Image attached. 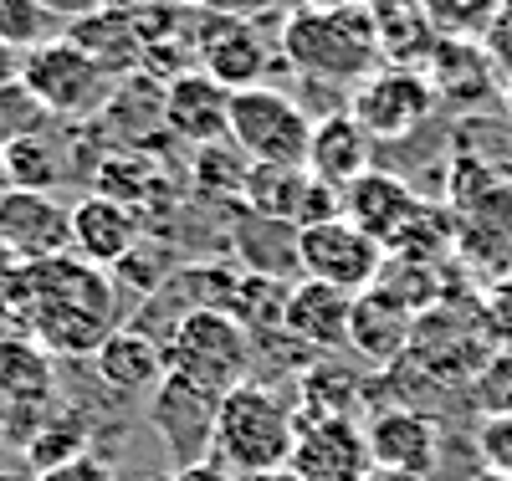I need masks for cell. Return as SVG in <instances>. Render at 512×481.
Instances as JSON below:
<instances>
[{
	"label": "cell",
	"instance_id": "45",
	"mask_svg": "<svg viewBox=\"0 0 512 481\" xmlns=\"http://www.w3.org/2000/svg\"><path fill=\"white\" fill-rule=\"evenodd\" d=\"M21 52L16 47H6V41H0V87H11V82H21Z\"/></svg>",
	"mask_w": 512,
	"mask_h": 481
},
{
	"label": "cell",
	"instance_id": "43",
	"mask_svg": "<svg viewBox=\"0 0 512 481\" xmlns=\"http://www.w3.org/2000/svg\"><path fill=\"white\" fill-rule=\"evenodd\" d=\"M175 481H251V476L231 471V466H226V461H216V456H205V461H195V466H180V471H175Z\"/></svg>",
	"mask_w": 512,
	"mask_h": 481
},
{
	"label": "cell",
	"instance_id": "33",
	"mask_svg": "<svg viewBox=\"0 0 512 481\" xmlns=\"http://www.w3.org/2000/svg\"><path fill=\"white\" fill-rule=\"evenodd\" d=\"M21 446L41 471H52L62 461L88 456V425H82L77 415H36V425H31V435Z\"/></svg>",
	"mask_w": 512,
	"mask_h": 481
},
{
	"label": "cell",
	"instance_id": "50",
	"mask_svg": "<svg viewBox=\"0 0 512 481\" xmlns=\"http://www.w3.org/2000/svg\"><path fill=\"white\" fill-rule=\"evenodd\" d=\"M256 481H297L292 471H272V476H256Z\"/></svg>",
	"mask_w": 512,
	"mask_h": 481
},
{
	"label": "cell",
	"instance_id": "47",
	"mask_svg": "<svg viewBox=\"0 0 512 481\" xmlns=\"http://www.w3.org/2000/svg\"><path fill=\"white\" fill-rule=\"evenodd\" d=\"M113 11H154V6H175V0H108Z\"/></svg>",
	"mask_w": 512,
	"mask_h": 481
},
{
	"label": "cell",
	"instance_id": "14",
	"mask_svg": "<svg viewBox=\"0 0 512 481\" xmlns=\"http://www.w3.org/2000/svg\"><path fill=\"white\" fill-rule=\"evenodd\" d=\"M364 435H369V456L379 471H400V476L425 481L441 461V425L415 405H379L369 415Z\"/></svg>",
	"mask_w": 512,
	"mask_h": 481
},
{
	"label": "cell",
	"instance_id": "1",
	"mask_svg": "<svg viewBox=\"0 0 512 481\" xmlns=\"http://www.w3.org/2000/svg\"><path fill=\"white\" fill-rule=\"evenodd\" d=\"M0 287L16 302L26 338L41 343L52 359H93L108 343V333L123 328L113 277L88 267L82 256L36 261V267H21Z\"/></svg>",
	"mask_w": 512,
	"mask_h": 481
},
{
	"label": "cell",
	"instance_id": "37",
	"mask_svg": "<svg viewBox=\"0 0 512 481\" xmlns=\"http://www.w3.org/2000/svg\"><path fill=\"white\" fill-rule=\"evenodd\" d=\"M482 323H487L492 348L512 354V277L492 282V292H487V302H482Z\"/></svg>",
	"mask_w": 512,
	"mask_h": 481
},
{
	"label": "cell",
	"instance_id": "23",
	"mask_svg": "<svg viewBox=\"0 0 512 481\" xmlns=\"http://www.w3.org/2000/svg\"><path fill=\"white\" fill-rule=\"evenodd\" d=\"M231 251L241 261V272L256 277H277V282H297V226L287 221H267L246 205H231Z\"/></svg>",
	"mask_w": 512,
	"mask_h": 481
},
{
	"label": "cell",
	"instance_id": "3",
	"mask_svg": "<svg viewBox=\"0 0 512 481\" xmlns=\"http://www.w3.org/2000/svg\"><path fill=\"white\" fill-rule=\"evenodd\" d=\"M297 446V415L277 400V389H267L262 379L236 384L231 395H221L216 410V461H226L241 476H272L287 471Z\"/></svg>",
	"mask_w": 512,
	"mask_h": 481
},
{
	"label": "cell",
	"instance_id": "30",
	"mask_svg": "<svg viewBox=\"0 0 512 481\" xmlns=\"http://www.w3.org/2000/svg\"><path fill=\"white\" fill-rule=\"evenodd\" d=\"M431 87L436 98H461V103H477L487 93V52L482 47H466L456 36H441L436 52H431Z\"/></svg>",
	"mask_w": 512,
	"mask_h": 481
},
{
	"label": "cell",
	"instance_id": "16",
	"mask_svg": "<svg viewBox=\"0 0 512 481\" xmlns=\"http://www.w3.org/2000/svg\"><path fill=\"white\" fill-rule=\"evenodd\" d=\"M139 236H144L139 210H128L108 195H82L72 205V256H82L98 272H108V267L118 272L139 251Z\"/></svg>",
	"mask_w": 512,
	"mask_h": 481
},
{
	"label": "cell",
	"instance_id": "18",
	"mask_svg": "<svg viewBox=\"0 0 512 481\" xmlns=\"http://www.w3.org/2000/svg\"><path fill=\"white\" fill-rule=\"evenodd\" d=\"M456 256L466 267H482L497 282L512 272V185L507 180L456 215Z\"/></svg>",
	"mask_w": 512,
	"mask_h": 481
},
{
	"label": "cell",
	"instance_id": "8",
	"mask_svg": "<svg viewBox=\"0 0 512 481\" xmlns=\"http://www.w3.org/2000/svg\"><path fill=\"white\" fill-rule=\"evenodd\" d=\"M349 113L374 144L410 139L415 128L436 113V87L420 67H379L354 87Z\"/></svg>",
	"mask_w": 512,
	"mask_h": 481
},
{
	"label": "cell",
	"instance_id": "25",
	"mask_svg": "<svg viewBox=\"0 0 512 481\" xmlns=\"http://www.w3.org/2000/svg\"><path fill=\"white\" fill-rule=\"evenodd\" d=\"M67 36H72L77 47L88 52L108 77H134V72H144L149 36H144V26H139L134 11H113V6H108V11H98V16H88V21H72Z\"/></svg>",
	"mask_w": 512,
	"mask_h": 481
},
{
	"label": "cell",
	"instance_id": "9",
	"mask_svg": "<svg viewBox=\"0 0 512 481\" xmlns=\"http://www.w3.org/2000/svg\"><path fill=\"white\" fill-rule=\"evenodd\" d=\"M384 261H390V251L349 221H323V226L297 231V267H303V277L338 287L349 297H359L379 282Z\"/></svg>",
	"mask_w": 512,
	"mask_h": 481
},
{
	"label": "cell",
	"instance_id": "49",
	"mask_svg": "<svg viewBox=\"0 0 512 481\" xmlns=\"http://www.w3.org/2000/svg\"><path fill=\"white\" fill-rule=\"evenodd\" d=\"M16 185H11V169H6V154H0V200H6Z\"/></svg>",
	"mask_w": 512,
	"mask_h": 481
},
{
	"label": "cell",
	"instance_id": "36",
	"mask_svg": "<svg viewBox=\"0 0 512 481\" xmlns=\"http://www.w3.org/2000/svg\"><path fill=\"white\" fill-rule=\"evenodd\" d=\"M472 400H477V410H482V420H502V415H512V354H497L482 364V374L472 379Z\"/></svg>",
	"mask_w": 512,
	"mask_h": 481
},
{
	"label": "cell",
	"instance_id": "42",
	"mask_svg": "<svg viewBox=\"0 0 512 481\" xmlns=\"http://www.w3.org/2000/svg\"><path fill=\"white\" fill-rule=\"evenodd\" d=\"M364 11L374 16V26H395V21L425 16V0H364Z\"/></svg>",
	"mask_w": 512,
	"mask_h": 481
},
{
	"label": "cell",
	"instance_id": "19",
	"mask_svg": "<svg viewBox=\"0 0 512 481\" xmlns=\"http://www.w3.org/2000/svg\"><path fill=\"white\" fill-rule=\"evenodd\" d=\"M374 169V139L354 123L349 108H333L323 118H313V144H308V174L318 185L344 195L354 180Z\"/></svg>",
	"mask_w": 512,
	"mask_h": 481
},
{
	"label": "cell",
	"instance_id": "39",
	"mask_svg": "<svg viewBox=\"0 0 512 481\" xmlns=\"http://www.w3.org/2000/svg\"><path fill=\"white\" fill-rule=\"evenodd\" d=\"M482 52H487V62L512 82V0H507V6L492 16V26L482 31Z\"/></svg>",
	"mask_w": 512,
	"mask_h": 481
},
{
	"label": "cell",
	"instance_id": "41",
	"mask_svg": "<svg viewBox=\"0 0 512 481\" xmlns=\"http://www.w3.org/2000/svg\"><path fill=\"white\" fill-rule=\"evenodd\" d=\"M175 6H185L195 16H236V21H251V16H262L272 0H175Z\"/></svg>",
	"mask_w": 512,
	"mask_h": 481
},
{
	"label": "cell",
	"instance_id": "20",
	"mask_svg": "<svg viewBox=\"0 0 512 481\" xmlns=\"http://www.w3.org/2000/svg\"><path fill=\"white\" fill-rule=\"evenodd\" d=\"M415 210H420V195L400 174H384V169H369L364 180H354L344 190V221L359 226L364 236H374L384 251L400 241V231L415 221Z\"/></svg>",
	"mask_w": 512,
	"mask_h": 481
},
{
	"label": "cell",
	"instance_id": "2",
	"mask_svg": "<svg viewBox=\"0 0 512 481\" xmlns=\"http://www.w3.org/2000/svg\"><path fill=\"white\" fill-rule=\"evenodd\" d=\"M282 62L308 82H364L379 72V26L364 6L354 11H292L277 31Z\"/></svg>",
	"mask_w": 512,
	"mask_h": 481
},
{
	"label": "cell",
	"instance_id": "15",
	"mask_svg": "<svg viewBox=\"0 0 512 481\" xmlns=\"http://www.w3.org/2000/svg\"><path fill=\"white\" fill-rule=\"evenodd\" d=\"M164 128H169V139H180L190 149L226 144V134H231V93L216 77H205L200 67L180 72L175 82H164Z\"/></svg>",
	"mask_w": 512,
	"mask_h": 481
},
{
	"label": "cell",
	"instance_id": "51",
	"mask_svg": "<svg viewBox=\"0 0 512 481\" xmlns=\"http://www.w3.org/2000/svg\"><path fill=\"white\" fill-rule=\"evenodd\" d=\"M477 481H512V476H497V471H482Z\"/></svg>",
	"mask_w": 512,
	"mask_h": 481
},
{
	"label": "cell",
	"instance_id": "13",
	"mask_svg": "<svg viewBox=\"0 0 512 481\" xmlns=\"http://www.w3.org/2000/svg\"><path fill=\"white\" fill-rule=\"evenodd\" d=\"M0 241L11 246L21 267L72 256V205H62L57 195L11 190L0 200Z\"/></svg>",
	"mask_w": 512,
	"mask_h": 481
},
{
	"label": "cell",
	"instance_id": "27",
	"mask_svg": "<svg viewBox=\"0 0 512 481\" xmlns=\"http://www.w3.org/2000/svg\"><path fill=\"white\" fill-rule=\"evenodd\" d=\"M6 169H11V185L16 190H36V195H57V185L77 169V149L72 139H62V123L36 134L16 149H6Z\"/></svg>",
	"mask_w": 512,
	"mask_h": 481
},
{
	"label": "cell",
	"instance_id": "48",
	"mask_svg": "<svg viewBox=\"0 0 512 481\" xmlns=\"http://www.w3.org/2000/svg\"><path fill=\"white\" fill-rule=\"evenodd\" d=\"M364 481H415V476H400V471H379V466H374Z\"/></svg>",
	"mask_w": 512,
	"mask_h": 481
},
{
	"label": "cell",
	"instance_id": "34",
	"mask_svg": "<svg viewBox=\"0 0 512 481\" xmlns=\"http://www.w3.org/2000/svg\"><path fill=\"white\" fill-rule=\"evenodd\" d=\"M67 26L41 6V0H0V41L6 47H16L21 57L47 47V41H57Z\"/></svg>",
	"mask_w": 512,
	"mask_h": 481
},
{
	"label": "cell",
	"instance_id": "44",
	"mask_svg": "<svg viewBox=\"0 0 512 481\" xmlns=\"http://www.w3.org/2000/svg\"><path fill=\"white\" fill-rule=\"evenodd\" d=\"M62 26H72V21H88V16H98V11H108V0H41Z\"/></svg>",
	"mask_w": 512,
	"mask_h": 481
},
{
	"label": "cell",
	"instance_id": "17",
	"mask_svg": "<svg viewBox=\"0 0 512 481\" xmlns=\"http://www.w3.org/2000/svg\"><path fill=\"white\" fill-rule=\"evenodd\" d=\"M349 318H354V297L349 292L297 277L292 297H287L282 333L297 348H308V354H338V348H349Z\"/></svg>",
	"mask_w": 512,
	"mask_h": 481
},
{
	"label": "cell",
	"instance_id": "5",
	"mask_svg": "<svg viewBox=\"0 0 512 481\" xmlns=\"http://www.w3.org/2000/svg\"><path fill=\"white\" fill-rule=\"evenodd\" d=\"M21 82L31 87L36 103L47 108L57 123H93L108 108L113 87H118V77H108L67 31L57 41H47V47L26 52Z\"/></svg>",
	"mask_w": 512,
	"mask_h": 481
},
{
	"label": "cell",
	"instance_id": "7",
	"mask_svg": "<svg viewBox=\"0 0 512 481\" xmlns=\"http://www.w3.org/2000/svg\"><path fill=\"white\" fill-rule=\"evenodd\" d=\"M492 354L497 348H492L487 323H482V302L466 313H456L451 302H436L431 313L415 318L405 364L420 369L431 384H472Z\"/></svg>",
	"mask_w": 512,
	"mask_h": 481
},
{
	"label": "cell",
	"instance_id": "11",
	"mask_svg": "<svg viewBox=\"0 0 512 481\" xmlns=\"http://www.w3.org/2000/svg\"><path fill=\"white\" fill-rule=\"evenodd\" d=\"M287 471L297 481H364L374 471L364 425L354 415H333V420H303L297 415V446H292Z\"/></svg>",
	"mask_w": 512,
	"mask_h": 481
},
{
	"label": "cell",
	"instance_id": "46",
	"mask_svg": "<svg viewBox=\"0 0 512 481\" xmlns=\"http://www.w3.org/2000/svg\"><path fill=\"white\" fill-rule=\"evenodd\" d=\"M364 0H297V11H354Z\"/></svg>",
	"mask_w": 512,
	"mask_h": 481
},
{
	"label": "cell",
	"instance_id": "52",
	"mask_svg": "<svg viewBox=\"0 0 512 481\" xmlns=\"http://www.w3.org/2000/svg\"><path fill=\"white\" fill-rule=\"evenodd\" d=\"M507 108H512V93H507Z\"/></svg>",
	"mask_w": 512,
	"mask_h": 481
},
{
	"label": "cell",
	"instance_id": "40",
	"mask_svg": "<svg viewBox=\"0 0 512 481\" xmlns=\"http://www.w3.org/2000/svg\"><path fill=\"white\" fill-rule=\"evenodd\" d=\"M36 481H118L113 476V466L103 461V456H77V461H62V466H52V471H36Z\"/></svg>",
	"mask_w": 512,
	"mask_h": 481
},
{
	"label": "cell",
	"instance_id": "24",
	"mask_svg": "<svg viewBox=\"0 0 512 481\" xmlns=\"http://www.w3.org/2000/svg\"><path fill=\"white\" fill-rule=\"evenodd\" d=\"M98 123H108V134L118 139V149H154V134H169L164 128V82L149 72L134 77H118L108 108L98 113Z\"/></svg>",
	"mask_w": 512,
	"mask_h": 481
},
{
	"label": "cell",
	"instance_id": "21",
	"mask_svg": "<svg viewBox=\"0 0 512 481\" xmlns=\"http://www.w3.org/2000/svg\"><path fill=\"white\" fill-rule=\"evenodd\" d=\"M410 333H415V313H405L390 292H359L354 297V318H349V348L374 364V369H395L410 354Z\"/></svg>",
	"mask_w": 512,
	"mask_h": 481
},
{
	"label": "cell",
	"instance_id": "6",
	"mask_svg": "<svg viewBox=\"0 0 512 481\" xmlns=\"http://www.w3.org/2000/svg\"><path fill=\"white\" fill-rule=\"evenodd\" d=\"M226 139L251 164H297V169H308L313 118L297 98H287L282 87H246V93H231V134Z\"/></svg>",
	"mask_w": 512,
	"mask_h": 481
},
{
	"label": "cell",
	"instance_id": "38",
	"mask_svg": "<svg viewBox=\"0 0 512 481\" xmlns=\"http://www.w3.org/2000/svg\"><path fill=\"white\" fill-rule=\"evenodd\" d=\"M477 451H482L487 471L512 476V415H502V420H482V430H477Z\"/></svg>",
	"mask_w": 512,
	"mask_h": 481
},
{
	"label": "cell",
	"instance_id": "4",
	"mask_svg": "<svg viewBox=\"0 0 512 481\" xmlns=\"http://www.w3.org/2000/svg\"><path fill=\"white\" fill-rule=\"evenodd\" d=\"M164 354H169V374L210 389V395H231L236 384L251 379L256 343L231 313H190L175 323Z\"/></svg>",
	"mask_w": 512,
	"mask_h": 481
},
{
	"label": "cell",
	"instance_id": "28",
	"mask_svg": "<svg viewBox=\"0 0 512 481\" xmlns=\"http://www.w3.org/2000/svg\"><path fill=\"white\" fill-rule=\"evenodd\" d=\"M297 415L303 420H333V415H354V405H364V379L338 369V364H308L297 374Z\"/></svg>",
	"mask_w": 512,
	"mask_h": 481
},
{
	"label": "cell",
	"instance_id": "10",
	"mask_svg": "<svg viewBox=\"0 0 512 481\" xmlns=\"http://www.w3.org/2000/svg\"><path fill=\"white\" fill-rule=\"evenodd\" d=\"M195 67L216 77L226 93H246V87H267L272 72V41L256 31V21L236 16H195Z\"/></svg>",
	"mask_w": 512,
	"mask_h": 481
},
{
	"label": "cell",
	"instance_id": "22",
	"mask_svg": "<svg viewBox=\"0 0 512 481\" xmlns=\"http://www.w3.org/2000/svg\"><path fill=\"white\" fill-rule=\"evenodd\" d=\"M93 369L108 389L118 395H154V389L169 379V354L154 333H139V328H113L108 343L93 354Z\"/></svg>",
	"mask_w": 512,
	"mask_h": 481
},
{
	"label": "cell",
	"instance_id": "26",
	"mask_svg": "<svg viewBox=\"0 0 512 481\" xmlns=\"http://www.w3.org/2000/svg\"><path fill=\"white\" fill-rule=\"evenodd\" d=\"M57 389L52 354L31 338H6L0 343V405L16 415H41Z\"/></svg>",
	"mask_w": 512,
	"mask_h": 481
},
{
	"label": "cell",
	"instance_id": "12",
	"mask_svg": "<svg viewBox=\"0 0 512 481\" xmlns=\"http://www.w3.org/2000/svg\"><path fill=\"white\" fill-rule=\"evenodd\" d=\"M216 410H221V395H210V389L169 374L159 389H154V430L159 441L169 446L175 456V471L180 466H195L216 451Z\"/></svg>",
	"mask_w": 512,
	"mask_h": 481
},
{
	"label": "cell",
	"instance_id": "29",
	"mask_svg": "<svg viewBox=\"0 0 512 481\" xmlns=\"http://www.w3.org/2000/svg\"><path fill=\"white\" fill-rule=\"evenodd\" d=\"M287 297H292V282L241 272V282H236V302H231V318L251 333V343L277 338V333H282V318H287Z\"/></svg>",
	"mask_w": 512,
	"mask_h": 481
},
{
	"label": "cell",
	"instance_id": "31",
	"mask_svg": "<svg viewBox=\"0 0 512 481\" xmlns=\"http://www.w3.org/2000/svg\"><path fill=\"white\" fill-rule=\"evenodd\" d=\"M154 190H159V169L139 149H113L93 169V195H108V200H118L128 210H139Z\"/></svg>",
	"mask_w": 512,
	"mask_h": 481
},
{
	"label": "cell",
	"instance_id": "32",
	"mask_svg": "<svg viewBox=\"0 0 512 481\" xmlns=\"http://www.w3.org/2000/svg\"><path fill=\"white\" fill-rule=\"evenodd\" d=\"M246 169H251V159L226 139V144H205V149H195V159H190V180H195V190L210 195V200H231V205H241Z\"/></svg>",
	"mask_w": 512,
	"mask_h": 481
},
{
	"label": "cell",
	"instance_id": "35",
	"mask_svg": "<svg viewBox=\"0 0 512 481\" xmlns=\"http://www.w3.org/2000/svg\"><path fill=\"white\" fill-rule=\"evenodd\" d=\"M47 128H57V118L36 103V93L26 82H11V87H0V154L36 139V134H47Z\"/></svg>",
	"mask_w": 512,
	"mask_h": 481
}]
</instances>
